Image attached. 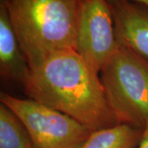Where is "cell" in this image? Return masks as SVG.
<instances>
[{
    "mask_svg": "<svg viewBox=\"0 0 148 148\" xmlns=\"http://www.w3.org/2000/svg\"><path fill=\"white\" fill-rule=\"evenodd\" d=\"M138 148H148V121L143 128V132Z\"/></svg>",
    "mask_w": 148,
    "mask_h": 148,
    "instance_id": "10",
    "label": "cell"
},
{
    "mask_svg": "<svg viewBox=\"0 0 148 148\" xmlns=\"http://www.w3.org/2000/svg\"><path fill=\"white\" fill-rule=\"evenodd\" d=\"M123 1H129V2L138 3H140V4L148 6V0H123Z\"/></svg>",
    "mask_w": 148,
    "mask_h": 148,
    "instance_id": "11",
    "label": "cell"
},
{
    "mask_svg": "<svg viewBox=\"0 0 148 148\" xmlns=\"http://www.w3.org/2000/svg\"><path fill=\"white\" fill-rule=\"evenodd\" d=\"M143 129L119 123L91 132L79 148H138Z\"/></svg>",
    "mask_w": 148,
    "mask_h": 148,
    "instance_id": "8",
    "label": "cell"
},
{
    "mask_svg": "<svg viewBox=\"0 0 148 148\" xmlns=\"http://www.w3.org/2000/svg\"><path fill=\"white\" fill-rule=\"evenodd\" d=\"M0 101L27 128L33 148H79L92 132L72 117L29 98L2 92Z\"/></svg>",
    "mask_w": 148,
    "mask_h": 148,
    "instance_id": "4",
    "label": "cell"
},
{
    "mask_svg": "<svg viewBox=\"0 0 148 148\" xmlns=\"http://www.w3.org/2000/svg\"><path fill=\"white\" fill-rule=\"evenodd\" d=\"M118 44L148 62V6L123 0H108Z\"/></svg>",
    "mask_w": 148,
    "mask_h": 148,
    "instance_id": "6",
    "label": "cell"
},
{
    "mask_svg": "<svg viewBox=\"0 0 148 148\" xmlns=\"http://www.w3.org/2000/svg\"><path fill=\"white\" fill-rule=\"evenodd\" d=\"M29 99L60 111L96 131L119 124L99 74L76 50L55 53L30 69L22 82Z\"/></svg>",
    "mask_w": 148,
    "mask_h": 148,
    "instance_id": "1",
    "label": "cell"
},
{
    "mask_svg": "<svg viewBox=\"0 0 148 148\" xmlns=\"http://www.w3.org/2000/svg\"><path fill=\"white\" fill-rule=\"evenodd\" d=\"M30 72L24 53L21 50L5 3H0V74L8 81L22 82Z\"/></svg>",
    "mask_w": 148,
    "mask_h": 148,
    "instance_id": "7",
    "label": "cell"
},
{
    "mask_svg": "<svg viewBox=\"0 0 148 148\" xmlns=\"http://www.w3.org/2000/svg\"><path fill=\"white\" fill-rule=\"evenodd\" d=\"M30 69L55 53L76 50L82 0H1Z\"/></svg>",
    "mask_w": 148,
    "mask_h": 148,
    "instance_id": "2",
    "label": "cell"
},
{
    "mask_svg": "<svg viewBox=\"0 0 148 148\" xmlns=\"http://www.w3.org/2000/svg\"><path fill=\"white\" fill-rule=\"evenodd\" d=\"M118 46L108 0H82L76 52L96 74Z\"/></svg>",
    "mask_w": 148,
    "mask_h": 148,
    "instance_id": "5",
    "label": "cell"
},
{
    "mask_svg": "<svg viewBox=\"0 0 148 148\" xmlns=\"http://www.w3.org/2000/svg\"><path fill=\"white\" fill-rule=\"evenodd\" d=\"M0 148H33L27 128L3 104L0 106Z\"/></svg>",
    "mask_w": 148,
    "mask_h": 148,
    "instance_id": "9",
    "label": "cell"
},
{
    "mask_svg": "<svg viewBox=\"0 0 148 148\" xmlns=\"http://www.w3.org/2000/svg\"><path fill=\"white\" fill-rule=\"evenodd\" d=\"M106 99L119 123L144 128L148 121V62L118 44L101 71Z\"/></svg>",
    "mask_w": 148,
    "mask_h": 148,
    "instance_id": "3",
    "label": "cell"
}]
</instances>
